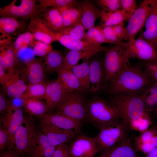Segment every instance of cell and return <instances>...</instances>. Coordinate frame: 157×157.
<instances>
[{
	"instance_id": "50",
	"label": "cell",
	"mask_w": 157,
	"mask_h": 157,
	"mask_svg": "<svg viewBox=\"0 0 157 157\" xmlns=\"http://www.w3.org/2000/svg\"><path fill=\"white\" fill-rule=\"evenodd\" d=\"M113 31L117 38L123 42L126 34L125 27L124 26V22L118 25L113 26Z\"/></svg>"
},
{
	"instance_id": "6",
	"label": "cell",
	"mask_w": 157,
	"mask_h": 157,
	"mask_svg": "<svg viewBox=\"0 0 157 157\" xmlns=\"http://www.w3.org/2000/svg\"><path fill=\"white\" fill-rule=\"evenodd\" d=\"M128 130L122 119L100 130L94 138L98 153H101L120 142L128 137Z\"/></svg>"
},
{
	"instance_id": "4",
	"label": "cell",
	"mask_w": 157,
	"mask_h": 157,
	"mask_svg": "<svg viewBox=\"0 0 157 157\" xmlns=\"http://www.w3.org/2000/svg\"><path fill=\"white\" fill-rule=\"evenodd\" d=\"M129 58L126 51L121 44L108 47L103 60L104 81L110 82L130 64Z\"/></svg>"
},
{
	"instance_id": "9",
	"label": "cell",
	"mask_w": 157,
	"mask_h": 157,
	"mask_svg": "<svg viewBox=\"0 0 157 157\" xmlns=\"http://www.w3.org/2000/svg\"><path fill=\"white\" fill-rule=\"evenodd\" d=\"M119 44L126 51L129 58H137L144 61L157 60V50L151 43L139 36Z\"/></svg>"
},
{
	"instance_id": "16",
	"label": "cell",
	"mask_w": 157,
	"mask_h": 157,
	"mask_svg": "<svg viewBox=\"0 0 157 157\" xmlns=\"http://www.w3.org/2000/svg\"><path fill=\"white\" fill-rule=\"evenodd\" d=\"M40 126V131L56 147L66 143L80 134L74 130L63 129L50 125L41 124Z\"/></svg>"
},
{
	"instance_id": "18",
	"label": "cell",
	"mask_w": 157,
	"mask_h": 157,
	"mask_svg": "<svg viewBox=\"0 0 157 157\" xmlns=\"http://www.w3.org/2000/svg\"><path fill=\"white\" fill-rule=\"evenodd\" d=\"M56 148L41 131L38 130L28 153L32 157H52Z\"/></svg>"
},
{
	"instance_id": "44",
	"label": "cell",
	"mask_w": 157,
	"mask_h": 157,
	"mask_svg": "<svg viewBox=\"0 0 157 157\" xmlns=\"http://www.w3.org/2000/svg\"><path fill=\"white\" fill-rule=\"evenodd\" d=\"M142 64L147 74L154 82H157V60L144 61Z\"/></svg>"
},
{
	"instance_id": "58",
	"label": "cell",
	"mask_w": 157,
	"mask_h": 157,
	"mask_svg": "<svg viewBox=\"0 0 157 157\" xmlns=\"http://www.w3.org/2000/svg\"><path fill=\"white\" fill-rule=\"evenodd\" d=\"M72 157L71 156H67V157Z\"/></svg>"
},
{
	"instance_id": "38",
	"label": "cell",
	"mask_w": 157,
	"mask_h": 157,
	"mask_svg": "<svg viewBox=\"0 0 157 157\" xmlns=\"http://www.w3.org/2000/svg\"><path fill=\"white\" fill-rule=\"evenodd\" d=\"M85 29L82 24H81L74 26L64 27L58 33L67 35L76 39L91 43L87 36Z\"/></svg>"
},
{
	"instance_id": "54",
	"label": "cell",
	"mask_w": 157,
	"mask_h": 157,
	"mask_svg": "<svg viewBox=\"0 0 157 157\" xmlns=\"http://www.w3.org/2000/svg\"><path fill=\"white\" fill-rule=\"evenodd\" d=\"M0 31L9 34L15 32L17 29L14 27L8 24L0 23Z\"/></svg>"
},
{
	"instance_id": "30",
	"label": "cell",
	"mask_w": 157,
	"mask_h": 157,
	"mask_svg": "<svg viewBox=\"0 0 157 157\" xmlns=\"http://www.w3.org/2000/svg\"><path fill=\"white\" fill-rule=\"evenodd\" d=\"M57 8L61 14L64 28L82 24L81 14L77 8L70 6Z\"/></svg>"
},
{
	"instance_id": "26",
	"label": "cell",
	"mask_w": 157,
	"mask_h": 157,
	"mask_svg": "<svg viewBox=\"0 0 157 157\" xmlns=\"http://www.w3.org/2000/svg\"><path fill=\"white\" fill-rule=\"evenodd\" d=\"M57 72V78L69 92L77 91L81 92L86 90L71 69H61Z\"/></svg>"
},
{
	"instance_id": "8",
	"label": "cell",
	"mask_w": 157,
	"mask_h": 157,
	"mask_svg": "<svg viewBox=\"0 0 157 157\" xmlns=\"http://www.w3.org/2000/svg\"><path fill=\"white\" fill-rule=\"evenodd\" d=\"M155 1L156 0H144L142 1L128 21L125 27L124 39L128 41L135 39L136 34L145 25Z\"/></svg>"
},
{
	"instance_id": "36",
	"label": "cell",
	"mask_w": 157,
	"mask_h": 157,
	"mask_svg": "<svg viewBox=\"0 0 157 157\" xmlns=\"http://www.w3.org/2000/svg\"><path fill=\"white\" fill-rule=\"evenodd\" d=\"M36 40L33 35L27 31L20 34L13 43L14 48L18 54L20 51L29 46L33 47Z\"/></svg>"
},
{
	"instance_id": "34",
	"label": "cell",
	"mask_w": 157,
	"mask_h": 157,
	"mask_svg": "<svg viewBox=\"0 0 157 157\" xmlns=\"http://www.w3.org/2000/svg\"><path fill=\"white\" fill-rule=\"evenodd\" d=\"M89 58H85L80 64H77L71 69L81 84L87 90L90 88L89 81Z\"/></svg>"
},
{
	"instance_id": "35",
	"label": "cell",
	"mask_w": 157,
	"mask_h": 157,
	"mask_svg": "<svg viewBox=\"0 0 157 157\" xmlns=\"http://www.w3.org/2000/svg\"><path fill=\"white\" fill-rule=\"evenodd\" d=\"M46 83L30 84L20 98L21 99L30 98L43 99L45 94Z\"/></svg>"
},
{
	"instance_id": "32",
	"label": "cell",
	"mask_w": 157,
	"mask_h": 157,
	"mask_svg": "<svg viewBox=\"0 0 157 157\" xmlns=\"http://www.w3.org/2000/svg\"><path fill=\"white\" fill-rule=\"evenodd\" d=\"M140 94L147 111L149 113L154 111L157 107V82L149 85Z\"/></svg>"
},
{
	"instance_id": "41",
	"label": "cell",
	"mask_w": 157,
	"mask_h": 157,
	"mask_svg": "<svg viewBox=\"0 0 157 157\" xmlns=\"http://www.w3.org/2000/svg\"><path fill=\"white\" fill-rule=\"evenodd\" d=\"M157 133V128L152 126L134 138V147L149 142Z\"/></svg>"
},
{
	"instance_id": "13",
	"label": "cell",
	"mask_w": 157,
	"mask_h": 157,
	"mask_svg": "<svg viewBox=\"0 0 157 157\" xmlns=\"http://www.w3.org/2000/svg\"><path fill=\"white\" fill-rule=\"evenodd\" d=\"M55 41L70 50L92 52L98 53L105 51L108 47L76 39L60 33H54Z\"/></svg>"
},
{
	"instance_id": "7",
	"label": "cell",
	"mask_w": 157,
	"mask_h": 157,
	"mask_svg": "<svg viewBox=\"0 0 157 157\" xmlns=\"http://www.w3.org/2000/svg\"><path fill=\"white\" fill-rule=\"evenodd\" d=\"M37 131L32 117L24 116L14 137V149L18 155L28 153Z\"/></svg>"
},
{
	"instance_id": "14",
	"label": "cell",
	"mask_w": 157,
	"mask_h": 157,
	"mask_svg": "<svg viewBox=\"0 0 157 157\" xmlns=\"http://www.w3.org/2000/svg\"><path fill=\"white\" fill-rule=\"evenodd\" d=\"M40 10L31 17L27 31L33 35L36 40L52 44L55 41L54 33L46 24L41 15Z\"/></svg>"
},
{
	"instance_id": "55",
	"label": "cell",
	"mask_w": 157,
	"mask_h": 157,
	"mask_svg": "<svg viewBox=\"0 0 157 157\" xmlns=\"http://www.w3.org/2000/svg\"><path fill=\"white\" fill-rule=\"evenodd\" d=\"M18 156L14 150L8 149L3 152L0 155V157H18Z\"/></svg>"
},
{
	"instance_id": "56",
	"label": "cell",
	"mask_w": 157,
	"mask_h": 157,
	"mask_svg": "<svg viewBox=\"0 0 157 157\" xmlns=\"http://www.w3.org/2000/svg\"><path fill=\"white\" fill-rule=\"evenodd\" d=\"M142 157H157V147L149 153Z\"/></svg>"
},
{
	"instance_id": "46",
	"label": "cell",
	"mask_w": 157,
	"mask_h": 157,
	"mask_svg": "<svg viewBox=\"0 0 157 157\" xmlns=\"http://www.w3.org/2000/svg\"><path fill=\"white\" fill-rule=\"evenodd\" d=\"M105 38L108 43L118 44L123 42L120 40L115 34L113 28V26H108L103 28Z\"/></svg>"
},
{
	"instance_id": "33",
	"label": "cell",
	"mask_w": 157,
	"mask_h": 157,
	"mask_svg": "<svg viewBox=\"0 0 157 157\" xmlns=\"http://www.w3.org/2000/svg\"><path fill=\"white\" fill-rule=\"evenodd\" d=\"M0 42L5 45L6 55L8 67V73L10 75H12L18 64V54L15 51L10 36L1 40Z\"/></svg>"
},
{
	"instance_id": "15",
	"label": "cell",
	"mask_w": 157,
	"mask_h": 157,
	"mask_svg": "<svg viewBox=\"0 0 157 157\" xmlns=\"http://www.w3.org/2000/svg\"><path fill=\"white\" fill-rule=\"evenodd\" d=\"M40 124L50 125L64 130H72L80 134L82 123L58 112L46 113L40 118Z\"/></svg>"
},
{
	"instance_id": "10",
	"label": "cell",
	"mask_w": 157,
	"mask_h": 157,
	"mask_svg": "<svg viewBox=\"0 0 157 157\" xmlns=\"http://www.w3.org/2000/svg\"><path fill=\"white\" fill-rule=\"evenodd\" d=\"M17 0L13 1L10 4L0 8L1 17H9L16 19H30L34 14L39 12L35 0H21V3L17 6Z\"/></svg>"
},
{
	"instance_id": "47",
	"label": "cell",
	"mask_w": 157,
	"mask_h": 157,
	"mask_svg": "<svg viewBox=\"0 0 157 157\" xmlns=\"http://www.w3.org/2000/svg\"><path fill=\"white\" fill-rule=\"evenodd\" d=\"M10 145V141L8 133L2 125L0 126V151L2 152Z\"/></svg>"
},
{
	"instance_id": "1",
	"label": "cell",
	"mask_w": 157,
	"mask_h": 157,
	"mask_svg": "<svg viewBox=\"0 0 157 157\" xmlns=\"http://www.w3.org/2000/svg\"><path fill=\"white\" fill-rule=\"evenodd\" d=\"M154 82L145 71L142 63L126 66L110 82L109 92L113 95L139 93Z\"/></svg>"
},
{
	"instance_id": "57",
	"label": "cell",
	"mask_w": 157,
	"mask_h": 157,
	"mask_svg": "<svg viewBox=\"0 0 157 157\" xmlns=\"http://www.w3.org/2000/svg\"><path fill=\"white\" fill-rule=\"evenodd\" d=\"M153 111H154V113L157 115V107H156Z\"/></svg>"
},
{
	"instance_id": "22",
	"label": "cell",
	"mask_w": 157,
	"mask_h": 157,
	"mask_svg": "<svg viewBox=\"0 0 157 157\" xmlns=\"http://www.w3.org/2000/svg\"><path fill=\"white\" fill-rule=\"evenodd\" d=\"M89 81L90 90L95 92L100 88L104 81V72L103 60L95 58L89 61Z\"/></svg>"
},
{
	"instance_id": "3",
	"label": "cell",
	"mask_w": 157,
	"mask_h": 157,
	"mask_svg": "<svg viewBox=\"0 0 157 157\" xmlns=\"http://www.w3.org/2000/svg\"><path fill=\"white\" fill-rule=\"evenodd\" d=\"M109 103L117 108L122 120L128 130L131 121L147 112L140 92L115 95Z\"/></svg>"
},
{
	"instance_id": "59",
	"label": "cell",
	"mask_w": 157,
	"mask_h": 157,
	"mask_svg": "<svg viewBox=\"0 0 157 157\" xmlns=\"http://www.w3.org/2000/svg\"></svg>"
},
{
	"instance_id": "43",
	"label": "cell",
	"mask_w": 157,
	"mask_h": 157,
	"mask_svg": "<svg viewBox=\"0 0 157 157\" xmlns=\"http://www.w3.org/2000/svg\"><path fill=\"white\" fill-rule=\"evenodd\" d=\"M51 44L36 40L33 47V54L42 58H44L53 49Z\"/></svg>"
},
{
	"instance_id": "12",
	"label": "cell",
	"mask_w": 157,
	"mask_h": 157,
	"mask_svg": "<svg viewBox=\"0 0 157 157\" xmlns=\"http://www.w3.org/2000/svg\"><path fill=\"white\" fill-rule=\"evenodd\" d=\"M69 152L72 157H94L98 150L94 138L80 134L73 140Z\"/></svg>"
},
{
	"instance_id": "39",
	"label": "cell",
	"mask_w": 157,
	"mask_h": 157,
	"mask_svg": "<svg viewBox=\"0 0 157 157\" xmlns=\"http://www.w3.org/2000/svg\"><path fill=\"white\" fill-rule=\"evenodd\" d=\"M152 124L149 113L146 112L131 121L129 124V129L136 131L141 133L148 129Z\"/></svg>"
},
{
	"instance_id": "24",
	"label": "cell",
	"mask_w": 157,
	"mask_h": 157,
	"mask_svg": "<svg viewBox=\"0 0 157 157\" xmlns=\"http://www.w3.org/2000/svg\"><path fill=\"white\" fill-rule=\"evenodd\" d=\"M145 25V30L139 36L152 44L157 50V0H156Z\"/></svg>"
},
{
	"instance_id": "37",
	"label": "cell",
	"mask_w": 157,
	"mask_h": 157,
	"mask_svg": "<svg viewBox=\"0 0 157 157\" xmlns=\"http://www.w3.org/2000/svg\"><path fill=\"white\" fill-rule=\"evenodd\" d=\"M38 5L39 9H45L50 7L56 8L70 6L77 8L78 1L75 0H40Z\"/></svg>"
},
{
	"instance_id": "23",
	"label": "cell",
	"mask_w": 157,
	"mask_h": 157,
	"mask_svg": "<svg viewBox=\"0 0 157 157\" xmlns=\"http://www.w3.org/2000/svg\"><path fill=\"white\" fill-rule=\"evenodd\" d=\"M19 71L16 67L14 74L2 86L4 94L12 98H20L27 87L24 81L20 77Z\"/></svg>"
},
{
	"instance_id": "5",
	"label": "cell",
	"mask_w": 157,
	"mask_h": 157,
	"mask_svg": "<svg viewBox=\"0 0 157 157\" xmlns=\"http://www.w3.org/2000/svg\"><path fill=\"white\" fill-rule=\"evenodd\" d=\"M86 102L81 92H69L58 105L57 112L82 123L86 119Z\"/></svg>"
},
{
	"instance_id": "2",
	"label": "cell",
	"mask_w": 157,
	"mask_h": 157,
	"mask_svg": "<svg viewBox=\"0 0 157 157\" xmlns=\"http://www.w3.org/2000/svg\"><path fill=\"white\" fill-rule=\"evenodd\" d=\"M86 119L99 131L121 119L117 108L104 99L96 97L86 102Z\"/></svg>"
},
{
	"instance_id": "29",
	"label": "cell",
	"mask_w": 157,
	"mask_h": 157,
	"mask_svg": "<svg viewBox=\"0 0 157 157\" xmlns=\"http://www.w3.org/2000/svg\"><path fill=\"white\" fill-rule=\"evenodd\" d=\"M64 57L65 56L61 52L53 49L44 58L45 72L51 73L58 72L61 70Z\"/></svg>"
},
{
	"instance_id": "19",
	"label": "cell",
	"mask_w": 157,
	"mask_h": 157,
	"mask_svg": "<svg viewBox=\"0 0 157 157\" xmlns=\"http://www.w3.org/2000/svg\"><path fill=\"white\" fill-rule=\"evenodd\" d=\"M97 157H140L131 139L127 137L120 142L101 152Z\"/></svg>"
},
{
	"instance_id": "21",
	"label": "cell",
	"mask_w": 157,
	"mask_h": 157,
	"mask_svg": "<svg viewBox=\"0 0 157 157\" xmlns=\"http://www.w3.org/2000/svg\"><path fill=\"white\" fill-rule=\"evenodd\" d=\"M42 58H34L26 63L25 71L28 83H45V65Z\"/></svg>"
},
{
	"instance_id": "11",
	"label": "cell",
	"mask_w": 157,
	"mask_h": 157,
	"mask_svg": "<svg viewBox=\"0 0 157 157\" xmlns=\"http://www.w3.org/2000/svg\"><path fill=\"white\" fill-rule=\"evenodd\" d=\"M24 116L22 108L14 104L10 101L8 107L5 113L0 117L2 125L8 133L10 141L9 149L14 147L15 134L23 121Z\"/></svg>"
},
{
	"instance_id": "40",
	"label": "cell",
	"mask_w": 157,
	"mask_h": 157,
	"mask_svg": "<svg viewBox=\"0 0 157 157\" xmlns=\"http://www.w3.org/2000/svg\"><path fill=\"white\" fill-rule=\"evenodd\" d=\"M86 33L92 43L100 45L103 43H108L104 35L103 28L99 26L89 29Z\"/></svg>"
},
{
	"instance_id": "28",
	"label": "cell",
	"mask_w": 157,
	"mask_h": 157,
	"mask_svg": "<svg viewBox=\"0 0 157 157\" xmlns=\"http://www.w3.org/2000/svg\"><path fill=\"white\" fill-rule=\"evenodd\" d=\"M21 100L25 111L32 117L40 118L48 111L46 104L42 99L30 98Z\"/></svg>"
},
{
	"instance_id": "53",
	"label": "cell",
	"mask_w": 157,
	"mask_h": 157,
	"mask_svg": "<svg viewBox=\"0 0 157 157\" xmlns=\"http://www.w3.org/2000/svg\"><path fill=\"white\" fill-rule=\"evenodd\" d=\"M11 76L8 73H6L3 68L0 65V83L2 86L8 82Z\"/></svg>"
},
{
	"instance_id": "48",
	"label": "cell",
	"mask_w": 157,
	"mask_h": 157,
	"mask_svg": "<svg viewBox=\"0 0 157 157\" xmlns=\"http://www.w3.org/2000/svg\"><path fill=\"white\" fill-rule=\"evenodd\" d=\"M0 23L10 25L16 28L17 29L25 27L26 25L24 21L9 17H1Z\"/></svg>"
},
{
	"instance_id": "51",
	"label": "cell",
	"mask_w": 157,
	"mask_h": 157,
	"mask_svg": "<svg viewBox=\"0 0 157 157\" xmlns=\"http://www.w3.org/2000/svg\"><path fill=\"white\" fill-rule=\"evenodd\" d=\"M5 46L4 43H0V65L6 72H8V67L5 50Z\"/></svg>"
},
{
	"instance_id": "20",
	"label": "cell",
	"mask_w": 157,
	"mask_h": 157,
	"mask_svg": "<svg viewBox=\"0 0 157 157\" xmlns=\"http://www.w3.org/2000/svg\"><path fill=\"white\" fill-rule=\"evenodd\" d=\"M77 9L81 15V23L85 29L94 26L96 19L100 17L101 10L90 0L78 1Z\"/></svg>"
},
{
	"instance_id": "49",
	"label": "cell",
	"mask_w": 157,
	"mask_h": 157,
	"mask_svg": "<svg viewBox=\"0 0 157 157\" xmlns=\"http://www.w3.org/2000/svg\"><path fill=\"white\" fill-rule=\"evenodd\" d=\"M69 146L66 143L59 145L57 146L52 157H64L70 156Z\"/></svg>"
},
{
	"instance_id": "52",
	"label": "cell",
	"mask_w": 157,
	"mask_h": 157,
	"mask_svg": "<svg viewBox=\"0 0 157 157\" xmlns=\"http://www.w3.org/2000/svg\"><path fill=\"white\" fill-rule=\"evenodd\" d=\"M10 101L2 92H0V113L3 115L6 111L9 106Z\"/></svg>"
},
{
	"instance_id": "25",
	"label": "cell",
	"mask_w": 157,
	"mask_h": 157,
	"mask_svg": "<svg viewBox=\"0 0 157 157\" xmlns=\"http://www.w3.org/2000/svg\"><path fill=\"white\" fill-rule=\"evenodd\" d=\"M42 17L49 29L54 33L64 28L61 14L58 8L51 7L42 10Z\"/></svg>"
},
{
	"instance_id": "45",
	"label": "cell",
	"mask_w": 157,
	"mask_h": 157,
	"mask_svg": "<svg viewBox=\"0 0 157 157\" xmlns=\"http://www.w3.org/2000/svg\"><path fill=\"white\" fill-rule=\"evenodd\" d=\"M121 3L122 10L126 13L129 20L138 8L136 1L135 0H121Z\"/></svg>"
},
{
	"instance_id": "27",
	"label": "cell",
	"mask_w": 157,
	"mask_h": 157,
	"mask_svg": "<svg viewBox=\"0 0 157 157\" xmlns=\"http://www.w3.org/2000/svg\"><path fill=\"white\" fill-rule=\"evenodd\" d=\"M99 17L101 22L99 26L103 28L106 26H114L129 20L126 14L122 10L109 11L101 9Z\"/></svg>"
},
{
	"instance_id": "42",
	"label": "cell",
	"mask_w": 157,
	"mask_h": 157,
	"mask_svg": "<svg viewBox=\"0 0 157 157\" xmlns=\"http://www.w3.org/2000/svg\"><path fill=\"white\" fill-rule=\"evenodd\" d=\"M96 2L102 10L109 11L122 10L121 0H98Z\"/></svg>"
},
{
	"instance_id": "31",
	"label": "cell",
	"mask_w": 157,
	"mask_h": 157,
	"mask_svg": "<svg viewBox=\"0 0 157 157\" xmlns=\"http://www.w3.org/2000/svg\"><path fill=\"white\" fill-rule=\"evenodd\" d=\"M97 54L94 52L70 50L65 56L64 63L61 69H72L77 64L78 62L81 59H90Z\"/></svg>"
},
{
	"instance_id": "17",
	"label": "cell",
	"mask_w": 157,
	"mask_h": 157,
	"mask_svg": "<svg viewBox=\"0 0 157 157\" xmlns=\"http://www.w3.org/2000/svg\"><path fill=\"white\" fill-rule=\"evenodd\" d=\"M69 92L58 78L55 81L46 83L43 99L45 100L48 111L56 108Z\"/></svg>"
}]
</instances>
